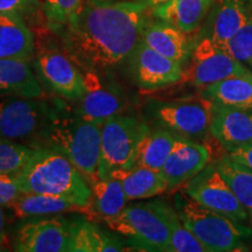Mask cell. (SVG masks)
Segmentation results:
<instances>
[{
    "instance_id": "6da1fadb",
    "label": "cell",
    "mask_w": 252,
    "mask_h": 252,
    "mask_svg": "<svg viewBox=\"0 0 252 252\" xmlns=\"http://www.w3.org/2000/svg\"><path fill=\"white\" fill-rule=\"evenodd\" d=\"M151 8L123 0L109 4L87 1L54 34L62 49L82 71L106 72L125 64L141 39Z\"/></svg>"
},
{
    "instance_id": "7a4b0ae2",
    "label": "cell",
    "mask_w": 252,
    "mask_h": 252,
    "mask_svg": "<svg viewBox=\"0 0 252 252\" xmlns=\"http://www.w3.org/2000/svg\"><path fill=\"white\" fill-rule=\"evenodd\" d=\"M103 122L88 119L76 109L55 100L52 118L35 149L49 147L67 156L90 187L98 179Z\"/></svg>"
},
{
    "instance_id": "3957f363",
    "label": "cell",
    "mask_w": 252,
    "mask_h": 252,
    "mask_svg": "<svg viewBox=\"0 0 252 252\" xmlns=\"http://www.w3.org/2000/svg\"><path fill=\"white\" fill-rule=\"evenodd\" d=\"M17 176L23 193L65 197L83 208L90 202L89 182L67 156L54 149L34 150Z\"/></svg>"
},
{
    "instance_id": "277c9868",
    "label": "cell",
    "mask_w": 252,
    "mask_h": 252,
    "mask_svg": "<svg viewBox=\"0 0 252 252\" xmlns=\"http://www.w3.org/2000/svg\"><path fill=\"white\" fill-rule=\"evenodd\" d=\"M175 209L184 224L204 245L207 252L248 251L252 229L201 206L184 190L176 194Z\"/></svg>"
},
{
    "instance_id": "5b68a950",
    "label": "cell",
    "mask_w": 252,
    "mask_h": 252,
    "mask_svg": "<svg viewBox=\"0 0 252 252\" xmlns=\"http://www.w3.org/2000/svg\"><path fill=\"white\" fill-rule=\"evenodd\" d=\"M169 209L171 206L161 200L131 203L105 223L124 237L132 250L169 252Z\"/></svg>"
},
{
    "instance_id": "8992f818",
    "label": "cell",
    "mask_w": 252,
    "mask_h": 252,
    "mask_svg": "<svg viewBox=\"0 0 252 252\" xmlns=\"http://www.w3.org/2000/svg\"><path fill=\"white\" fill-rule=\"evenodd\" d=\"M150 130L149 125L131 116L118 115L104 121L98 179L108 178L118 169L133 167L141 141Z\"/></svg>"
},
{
    "instance_id": "52a82bcc",
    "label": "cell",
    "mask_w": 252,
    "mask_h": 252,
    "mask_svg": "<svg viewBox=\"0 0 252 252\" xmlns=\"http://www.w3.org/2000/svg\"><path fill=\"white\" fill-rule=\"evenodd\" d=\"M54 103L42 97H0V139L35 149L52 118Z\"/></svg>"
},
{
    "instance_id": "ba28073f",
    "label": "cell",
    "mask_w": 252,
    "mask_h": 252,
    "mask_svg": "<svg viewBox=\"0 0 252 252\" xmlns=\"http://www.w3.org/2000/svg\"><path fill=\"white\" fill-rule=\"evenodd\" d=\"M251 72L243 63L220 48L209 37L201 35L195 40L190 58L184 67L181 82L204 89L225 78Z\"/></svg>"
},
{
    "instance_id": "9c48e42d",
    "label": "cell",
    "mask_w": 252,
    "mask_h": 252,
    "mask_svg": "<svg viewBox=\"0 0 252 252\" xmlns=\"http://www.w3.org/2000/svg\"><path fill=\"white\" fill-rule=\"evenodd\" d=\"M150 115L159 127L190 139H202L210 132L212 100H173L154 102L149 106Z\"/></svg>"
},
{
    "instance_id": "30bf717a",
    "label": "cell",
    "mask_w": 252,
    "mask_h": 252,
    "mask_svg": "<svg viewBox=\"0 0 252 252\" xmlns=\"http://www.w3.org/2000/svg\"><path fill=\"white\" fill-rule=\"evenodd\" d=\"M184 191L201 206L222 214L236 222L247 223L249 214L215 163H208L200 173L185 184Z\"/></svg>"
},
{
    "instance_id": "8fae6325",
    "label": "cell",
    "mask_w": 252,
    "mask_h": 252,
    "mask_svg": "<svg viewBox=\"0 0 252 252\" xmlns=\"http://www.w3.org/2000/svg\"><path fill=\"white\" fill-rule=\"evenodd\" d=\"M35 68L43 83L62 98L78 102L86 94L84 74L63 49L41 46L35 53Z\"/></svg>"
},
{
    "instance_id": "7c38bea8",
    "label": "cell",
    "mask_w": 252,
    "mask_h": 252,
    "mask_svg": "<svg viewBox=\"0 0 252 252\" xmlns=\"http://www.w3.org/2000/svg\"><path fill=\"white\" fill-rule=\"evenodd\" d=\"M128 76L144 90H157L181 82L184 65L156 52L139 41L125 62Z\"/></svg>"
},
{
    "instance_id": "4fadbf2b",
    "label": "cell",
    "mask_w": 252,
    "mask_h": 252,
    "mask_svg": "<svg viewBox=\"0 0 252 252\" xmlns=\"http://www.w3.org/2000/svg\"><path fill=\"white\" fill-rule=\"evenodd\" d=\"M69 220L59 215L27 219L18 228L14 250L19 252H67Z\"/></svg>"
},
{
    "instance_id": "5bb4252c",
    "label": "cell",
    "mask_w": 252,
    "mask_h": 252,
    "mask_svg": "<svg viewBox=\"0 0 252 252\" xmlns=\"http://www.w3.org/2000/svg\"><path fill=\"white\" fill-rule=\"evenodd\" d=\"M86 94L75 102L76 111L83 117L93 121L104 122L123 115L127 109V98L123 91L105 76V72L83 71Z\"/></svg>"
},
{
    "instance_id": "9a60e30c",
    "label": "cell",
    "mask_w": 252,
    "mask_h": 252,
    "mask_svg": "<svg viewBox=\"0 0 252 252\" xmlns=\"http://www.w3.org/2000/svg\"><path fill=\"white\" fill-rule=\"evenodd\" d=\"M210 157L212 151L207 145L178 135L174 147L160 171L168 189L180 187L194 178L209 163Z\"/></svg>"
},
{
    "instance_id": "2e32d148",
    "label": "cell",
    "mask_w": 252,
    "mask_h": 252,
    "mask_svg": "<svg viewBox=\"0 0 252 252\" xmlns=\"http://www.w3.org/2000/svg\"><path fill=\"white\" fill-rule=\"evenodd\" d=\"M210 133L226 152L252 144V110L213 102Z\"/></svg>"
},
{
    "instance_id": "e0dca14e",
    "label": "cell",
    "mask_w": 252,
    "mask_h": 252,
    "mask_svg": "<svg viewBox=\"0 0 252 252\" xmlns=\"http://www.w3.org/2000/svg\"><path fill=\"white\" fill-rule=\"evenodd\" d=\"M190 34L161 19L151 20L149 18L141 30L140 40L156 52L185 67L195 45V41L189 36Z\"/></svg>"
},
{
    "instance_id": "ac0fdd59",
    "label": "cell",
    "mask_w": 252,
    "mask_h": 252,
    "mask_svg": "<svg viewBox=\"0 0 252 252\" xmlns=\"http://www.w3.org/2000/svg\"><path fill=\"white\" fill-rule=\"evenodd\" d=\"M112 230L100 229L86 219L69 220V252H122L131 250Z\"/></svg>"
},
{
    "instance_id": "d6986e66",
    "label": "cell",
    "mask_w": 252,
    "mask_h": 252,
    "mask_svg": "<svg viewBox=\"0 0 252 252\" xmlns=\"http://www.w3.org/2000/svg\"><path fill=\"white\" fill-rule=\"evenodd\" d=\"M35 53V37L27 21L17 14H0V59L32 62Z\"/></svg>"
},
{
    "instance_id": "ffe728a7",
    "label": "cell",
    "mask_w": 252,
    "mask_h": 252,
    "mask_svg": "<svg viewBox=\"0 0 252 252\" xmlns=\"http://www.w3.org/2000/svg\"><path fill=\"white\" fill-rule=\"evenodd\" d=\"M251 12L248 0H220L203 35L224 49L228 41L247 23Z\"/></svg>"
},
{
    "instance_id": "44dd1931",
    "label": "cell",
    "mask_w": 252,
    "mask_h": 252,
    "mask_svg": "<svg viewBox=\"0 0 252 252\" xmlns=\"http://www.w3.org/2000/svg\"><path fill=\"white\" fill-rule=\"evenodd\" d=\"M31 63L25 60L0 59V97H42V86Z\"/></svg>"
},
{
    "instance_id": "7402d4cb",
    "label": "cell",
    "mask_w": 252,
    "mask_h": 252,
    "mask_svg": "<svg viewBox=\"0 0 252 252\" xmlns=\"http://www.w3.org/2000/svg\"><path fill=\"white\" fill-rule=\"evenodd\" d=\"M214 2L215 0H169L151 9V14L187 33H194L200 28Z\"/></svg>"
},
{
    "instance_id": "603a6c76",
    "label": "cell",
    "mask_w": 252,
    "mask_h": 252,
    "mask_svg": "<svg viewBox=\"0 0 252 252\" xmlns=\"http://www.w3.org/2000/svg\"><path fill=\"white\" fill-rule=\"evenodd\" d=\"M127 202L121 181L113 176H108L91 185L90 202L84 208L83 213L105 222L119 215Z\"/></svg>"
},
{
    "instance_id": "cb8c5ba5",
    "label": "cell",
    "mask_w": 252,
    "mask_h": 252,
    "mask_svg": "<svg viewBox=\"0 0 252 252\" xmlns=\"http://www.w3.org/2000/svg\"><path fill=\"white\" fill-rule=\"evenodd\" d=\"M110 176L118 179L128 201L145 200L168 190V186L160 171L147 167L133 166L118 169Z\"/></svg>"
},
{
    "instance_id": "d4e9b609",
    "label": "cell",
    "mask_w": 252,
    "mask_h": 252,
    "mask_svg": "<svg viewBox=\"0 0 252 252\" xmlns=\"http://www.w3.org/2000/svg\"><path fill=\"white\" fill-rule=\"evenodd\" d=\"M8 209L17 219L27 220L33 217L59 215L68 212H83L84 208L65 197L23 193Z\"/></svg>"
},
{
    "instance_id": "484cf974",
    "label": "cell",
    "mask_w": 252,
    "mask_h": 252,
    "mask_svg": "<svg viewBox=\"0 0 252 252\" xmlns=\"http://www.w3.org/2000/svg\"><path fill=\"white\" fill-rule=\"evenodd\" d=\"M202 97L225 106L252 110V71L208 86L202 89Z\"/></svg>"
},
{
    "instance_id": "4316f807",
    "label": "cell",
    "mask_w": 252,
    "mask_h": 252,
    "mask_svg": "<svg viewBox=\"0 0 252 252\" xmlns=\"http://www.w3.org/2000/svg\"><path fill=\"white\" fill-rule=\"evenodd\" d=\"M176 138L178 135L166 128L158 127L156 130H150L141 141L134 166L161 171L174 147Z\"/></svg>"
},
{
    "instance_id": "83f0119b",
    "label": "cell",
    "mask_w": 252,
    "mask_h": 252,
    "mask_svg": "<svg viewBox=\"0 0 252 252\" xmlns=\"http://www.w3.org/2000/svg\"><path fill=\"white\" fill-rule=\"evenodd\" d=\"M216 166L252 222V169L236 162L228 154L220 159Z\"/></svg>"
},
{
    "instance_id": "f1b7e54d",
    "label": "cell",
    "mask_w": 252,
    "mask_h": 252,
    "mask_svg": "<svg viewBox=\"0 0 252 252\" xmlns=\"http://www.w3.org/2000/svg\"><path fill=\"white\" fill-rule=\"evenodd\" d=\"M171 244L169 252H207V249L184 224L176 209L171 207L168 215Z\"/></svg>"
},
{
    "instance_id": "f546056e",
    "label": "cell",
    "mask_w": 252,
    "mask_h": 252,
    "mask_svg": "<svg viewBox=\"0 0 252 252\" xmlns=\"http://www.w3.org/2000/svg\"><path fill=\"white\" fill-rule=\"evenodd\" d=\"M41 2L46 25L52 33L64 26L83 6V0H41Z\"/></svg>"
},
{
    "instance_id": "4dcf8cb0",
    "label": "cell",
    "mask_w": 252,
    "mask_h": 252,
    "mask_svg": "<svg viewBox=\"0 0 252 252\" xmlns=\"http://www.w3.org/2000/svg\"><path fill=\"white\" fill-rule=\"evenodd\" d=\"M34 150L24 144L0 139V173L17 174L26 165Z\"/></svg>"
},
{
    "instance_id": "1f68e13d",
    "label": "cell",
    "mask_w": 252,
    "mask_h": 252,
    "mask_svg": "<svg viewBox=\"0 0 252 252\" xmlns=\"http://www.w3.org/2000/svg\"><path fill=\"white\" fill-rule=\"evenodd\" d=\"M224 49L252 71V12L244 26L228 41Z\"/></svg>"
},
{
    "instance_id": "d6a6232c",
    "label": "cell",
    "mask_w": 252,
    "mask_h": 252,
    "mask_svg": "<svg viewBox=\"0 0 252 252\" xmlns=\"http://www.w3.org/2000/svg\"><path fill=\"white\" fill-rule=\"evenodd\" d=\"M0 14H17L26 21L43 14L41 0H0Z\"/></svg>"
},
{
    "instance_id": "836d02e7",
    "label": "cell",
    "mask_w": 252,
    "mask_h": 252,
    "mask_svg": "<svg viewBox=\"0 0 252 252\" xmlns=\"http://www.w3.org/2000/svg\"><path fill=\"white\" fill-rule=\"evenodd\" d=\"M21 194L17 174L0 173V206L8 209Z\"/></svg>"
},
{
    "instance_id": "e575fe53",
    "label": "cell",
    "mask_w": 252,
    "mask_h": 252,
    "mask_svg": "<svg viewBox=\"0 0 252 252\" xmlns=\"http://www.w3.org/2000/svg\"><path fill=\"white\" fill-rule=\"evenodd\" d=\"M228 156L232 160H235L236 162L252 169V144L241 147V149L230 151V152H228Z\"/></svg>"
},
{
    "instance_id": "d590c367",
    "label": "cell",
    "mask_w": 252,
    "mask_h": 252,
    "mask_svg": "<svg viewBox=\"0 0 252 252\" xmlns=\"http://www.w3.org/2000/svg\"><path fill=\"white\" fill-rule=\"evenodd\" d=\"M7 208L0 206V247L6 242V225H7V215L5 210Z\"/></svg>"
},
{
    "instance_id": "8d00e7d4",
    "label": "cell",
    "mask_w": 252,
    "mask_h": 252,
    "mask_svg": "<svg viewBox=\"0 0 252 252\" xmlns=\"http://www.w3.org/2000/svg\"><path fill=\"white\" fill-rule=\"evenodd\" d=\"M132 1L140 2V4L146 5L147 7L152 9L154 7H158V6H160V5L166 4V2H168L169 0H132Z\"/></svg>"
},
{
    "instance_id": "74e56055",
    "label": "cell",
    "mask_w": 252,
    "mask_h": 252,
    "mask_svg": "<svg viewBox=\"0 0 252 252\" xmlns=\"http://www.w3.org/2000/svg\"><path fill=\"white\" fill-rule=\"evenodd\" d=\"M87 1L93 2V4H109V2H117L123 0H87Z\"/></svg>"
}]
</instances>
